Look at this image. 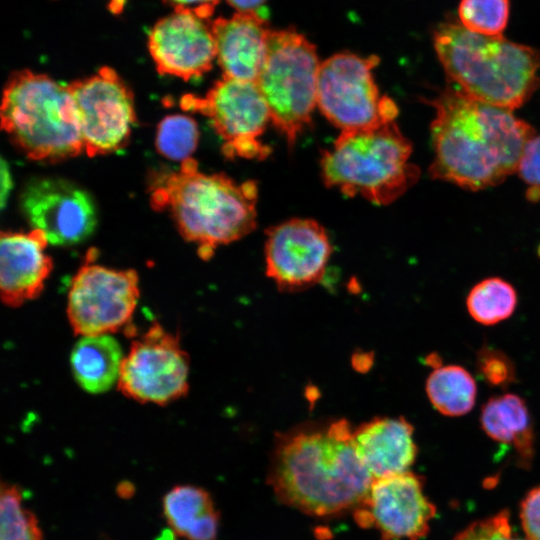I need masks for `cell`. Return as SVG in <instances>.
Here are the masks:
<instances>
[{
  "label": "cell",
  "mask_w": 540,
  "mask_h": 540,
  "mask_svg": "<svg viewBox=\"0 0 540 540\" xmlns=\"http://www.w3.org/2000/svg\"><path fill=\"white\" fill-rule=\"evenodd\" d=\"M352 434L346 419L280 432L267 474L276 498L311 517L352 513L373 480L356 453Z\"/></svg>",
  "instance_id": "obj_1"
},
{
  "label": "cell",
  "mask_w": 540,
  "mask_h": 540,
  "mask_svg": "<svg viewBox=\"0 0 540 540\" xmlns=\"http://www.w3.org/2000/svg\"><path fill=\"white\" fill-rule=\"evenodd\" d=\"M430 103L436 111L429 168L433 179L480 190L517 172L535 131L512 110L479 101L457 87L447 88Z\"/></svg>",
  "instance_id": "obj_2"
},
{
  "label": "cell",
  "mask_w": 540,
  "mask_h": 540,
  "mask_svg": "<svg viewBox=\"0 0 540 540\" xmlns=\"http://www.w3.org/2000/svg\"><path fill=\"white\" fill-rule=\"evenodd\" d=\"M197 166L190 157L179 170L160 173L150 195L153 208L168 210L183 238L207 260L218 246L255 229L258 189L255 181L237 183L223 173L199 172Z\"/></svg>",
  "instance_id": "obj_3"
},
{
  "label": "cell",
  "mask_w": 540,
  "mask_h": 540,
  "mask_svg": "<svg viewBox=\"0 0 540 540\" xmlns=\"http://www.w3.org/2000/svg\"><path fill=\"white\" fill-rule=\"evenodd\" d=\"M433 43L449 79L479 101L513 111L539 86L540 53L530 46L454 22L440 24Z\"/></svg>",
  "instance_id": "obj_4"
},
{
  "label": "cell",
  "mask_w": 540,
  "mask_h": 540,
  "mask_svg": "<svg viewBox=\"0 0 540 540\" xmlns=\"http://www.w3.org/2000/svg\"><path fill=\"white\" fill-rule=\"evenodd\" d=\"M1 127L29 159L57 162L84 151L68 85L28 69L14 72L3 90Z\"/></svg>",
  "instance_id": "obj_5"
},
{
  "label": "cell",
  "mask_w": 540,
  "mask_h": 540,
  "mask_svg": "<svg viewBox=\"0 0 540 540\" xmlns=\"http://www.w3.org/2000/svg\"><path fill=\"white\" fill-rule=\"evenodd\" d=\"M410 141L394 121L376 127L342 131L331 149L323 150L321 176L329 188L387 205L403 195L420 171L409 162Z\"/></svg>",
  "instance_id": "obj_6"
},
{
  "label": "cell",
  "mask_w": 540,
  "mask_h": 540,
  "mask_svg": "<svg viewBox=\"0 0 540 540\" xmlns=\"http://www.w3.org/2000/svg\"><path fill=\"white\" fill-rule=\"evenodd\" d=\"M320 65L316 47L304 35L293 29L270 31L256 83L268 106L270 120L290 149L311 123L317 105Z\"/></svg>",
  "instance_id": "obj_7"
},
{
  "label": "cell",
  "mask_w": 540,
  "mask_h": 540,
  "mask_svg": "<svg viewBox=\"0 0 540 540\" xmlns=\"http://www.w3.org/2000/svg\"><path fill=\"white\" fill-rule=\"evenodd\" d=\"M376 56L361 57L341 52L321 63L317 82V106L342 131L376 127L395 120L398 108L380 95L372 70Z\"/></svg>",
  "instance_id": "obj_8"
},
{
  "label": "cell",
  "mask_w": 540,
  "mask_h": 540,
  "mask_svg": "<svg viewBox=\"0 0 540 540\" xmlns=\"http://www.w3.org/2000/svg\"><path fill=\"white\" fill-rule=\"evenodd\" d=\"M139 297L135 270L109 268L94 263L88 255L71 280L67 317L79 336L111 334L121 329L132 335Z\"/></svg>",
  "instance_id": "obj_9"
},
{
  "label": "cell",
  "mask_w": 540,
  "mask_h": 540,
  "mask_svg": "<svg viewBox=\"0 0 540 540\" xmlns=\"http://www.w3.org/2000/svg\"><path fill=\"white\" fill-rule=\"evenodd\" d=\"M183 110L208 117L216 133L224 140L226 157L265 159L271 152L260 142L270 113L256 82L223 76L205 96L185 94Z\"/></svg>",
  "instance_id": "obj_10"
},
{
  "label": "cell",
  "mask_w": 540,
  "mask_h": 540,
  "mask_svg": "<svg viewBox=\"0 0 540 540\" xmlns=\"http://www.w3.org/2000/svg\"><path fill=\"white\" fill-rule=\"evenodd\" d=\"M188 379L189 357L179 337L154 323L132 342L117 386L137 402L166 405L187 394Z\"/></svg>",
  "instance_id": "obj_11"
},
{
  "label": "cell",
  "mask_w": 540,
  "mask_h": 540,
  "mask_svg": "<svg viewBox=\"0 0 540 540\" xmlns=\"http://www.w3.org/2000/svg\"><path fill=\"white\" fill-rule=\"evenodd\" d=\"M84 152L106 155L122 149L128 142L136 120L132 91L110 67L69 84Z\"/></svg>",
  "instance_id": "obj_12"
},
{
  "label": "cell",
  "mask_w": 540,
  "mask_h": 540,
  "mask_svg": "<svg viewBox=\"0 0 540 540\" xmlns=\"http://www.w3.org/2000/svg\"><path fill=\"white\" fill-rule=\"evenodd\" d=\"M352 514L359 527L376 530L381 540H419L428 534L436 507L424 492L423 477L407 471L373 479Z\"/></svg>",
  "instance_id": "obj_13"
},
{
  "label": "cell",
  "mask_w": 540,
  "mask_h": 540,
  "mask_svg": "<svg viewBox=\"0 0 540 540\" xmlns=\"http://www.w3.org/2000/svg\"><path fill=\"white\" fill-rule=\"evenodd\" d=\"M266 235V275L279 290L301 291L323 279L332 245L318 222L294 218L269 227Z\"/></svg>",
  "instance_id": "obj_14"
},
{
  "label": "cell",
  "mask_w": 540,
  "mask_h": 540,
  "mask_svg": "<svg viewBox=\"0 0 540 540\" xmlns=\"http://www.w3.org/2000/svg\"><path fill=\"white\" fill-rule=\"evenodd\" d=\"M22 212L53 245H74L92 234L97 211L90 194L75 183L53 177L32 179L23 189Z\"/></svg>",
  "instance_id": "obj_15"
},
{
  "label": "cell",
  "mask_w": 540,
  "mask_h": 540,
  "mask_svg": "<svg viewBox=\"0 0 540 540\" xmlns=\"http://www.w3.org/2000/svg\"><path fill=\"white\" fill-rule=\"evenodd\" d=\"M148 51L159 74L188 81L209 71L217 48L212 20L188 10H173L151 28Z\"/></svg>",
  "instance_id": "obj_16"
},
{
  "label": "cell",
  "mask_w": 540,
  "mask_h": 540,
  "mask_svg": "<svg viewBox=\"0 0 540 540\" xmlns=\"http://www.w3.org/2000/svg\"><path fill=\"white\" fill-rule=\"evenodd\" d=\"M48 239L38 229L0 235V291L2 302L19 307L37 298L53 269L45 252Z\"/></svg>",
  "instance_id": "obj_17"
},
{
  "label": "cell",
  "mask_w": 540,
  "mask_h": 540,
  "mask_svg": "<svg viewBox=\"0 0 540 540\" xmlns=\"http://www.w3.org/2000/svg\"><path fill=\"white\" fill-rule=\"evenodd\" d=\"M217 61L223 76L256 82L263 67L271 29L256 11L212 20Z\"/></svg>",
  "instance_id": "obj_18"
},
{
  "label": "cell",
  "mask_w": 540,
  "mask_h": 540,
  "mask_svg": "<svg viewBox=\"0 0 540 540\" xmlns=\"http://www.w3.org/2000/svg\"><path fill=\"white\" fill-rule=\"evenodd\" d=\"M404 417H376L353 429L356 453L373 479L410 471L418 449Z\"/></svg>",
  "instance_id": "obj_19"
},
{
  "label": "cell",
  "mask_w": 540,
  "mask_h": 540,
  "mask_svg": "<svg viewBox=\"0 0 540 540\" xmlns=\"http://www.w3.org/2000/svg\"><path fill=\"white\" fill-rule=\"evenodd\" d=\"M162 514L170 532L185 540H216L220 513L211 494L194 484H177L162 498Z\"/></svg>",
  "instance_id": "obj_20"
},
{
  "label": "cell",
  "mask_w": 540,
  "mask_h": 540,
  "mask_svg": "<svg viewBox=\"0 0 540 540\" xmlns=\"http://www.w3.org/2000/svg\"><path fill=\"white\" fill-rule=\"evenodd\" d=\"M480 423L493 440L511 445L520 463L528 466L534 455V433L526 402L513 393L490 398L482 407Z\"/></svg>",
  "instance_id": "obj_21"
},
{
  "label": "cell",
  "mask_w": 540,
  "mask_h": 540,
  "mask_svg": "<svg viewBox=\"0 0 540 540\" xmlns=\"http://www.w3.org/2000/svg\"><path fill=\"white\" fill-rule=\"evenodd\" d=\"M124 357L110 334L81 336L70 356L73 376L89 393L106 392L118 383Z\"/></svg>",
  "instance_id": "obj_22"
},
{
  "label": "cell",
  "mask_w": 540,
  "mask_h": 540,
  "mask_svg": "<svg viewBox=\"0 0 540 540\" xmlns=\"http://www.w3.org/2000/svg\"><path fill=\"white\" fill-rule=\"evenodd\" d=\"M425 390L432 406L450 417L470 412L477 394L474 378L459 365L434 367L426 380Z\"/></svg>",
  "instance_id": "obj_23"
},
{
  "label": "cell",
  "mask_w": 540,
  "mask_h": 540,
  "mask_svg": "<svg viewBox=\"0 0 540 540\" xmlns=\"http://www.w3.org/2000/svg\"><path fill=\"white\" fill-rule=\"evenodd\" d=\"M517 306L514 287L499 277L477 283L466 298L470 316L483 325H494L508 319Z\"/></svg>",
  "instance_id": "obj_24"
},
{
  "label": "cell",
  "mask_w": 540,
  "mask_h": 540,
  "mask_svg": "<svg viewBox=\"0 0 540 540\" xmlns=\"http://www.w3.org/2000/svg\"><path fill=\"white\" fill-rule=\"evenodd\" d=\"M0 540H43L39 521L24 506L22 490L16 484H1Z\"/></svg>",
  "instance_id": "obj_25"
},
{
  "label": "cell",
  "mask_w": 540,
  "mask_h": 540,
  "mask_svg": "<svg viewBox=\"0 0 540 540\" xmlns=\"http://www.w3.org/2000/svg\"><path fill=\"white\" fill-rule=\"evenodd\" d=\"M199 140L197 123L186 115H169L157 128L156 148L171 160H186L195 151Z\"/></svg>",
  "instance_id": "obj_26"
},
{
  "label": "cell",
  "mask_w": 540,
  "mask_h": 540,
  "mask_svg": "<svg viewBox=\"0 0 540 540\" xmlns=\"http://www.w3.org/2000/svg\"><path fill=\"white\" fill-rule=\"evenodd\" d=\"M509 11V0H461L458 16L460 24L473 33L502 36Z\"/></svg>",
  "instance_id": "obj_27"
},
{
  "label": "cell",
  "mask_w": 540,
  "mask_h": 540,
  "mask_svg": "<svg viewBox=\"0 0 540 540\" xmlns=\"http://www.w3.org/2000/svg\"><path fill=\"white\" fill-rule=\"evenodd\" d=\"M454 540H530L513 532L507 510L478 520L456 535Z\"/></svg>",
  "instance_id": "obj_28"
},
{
  "label": "cell",
  "mask_w": 540,
  "mask_h": 540,
  "mask_svg": "<svg viewBox=\"0 0 540 540\" xmlns=\"http://www.w3.org/2000/svg\"><path fill=\"white\" fill-rule=\"evenodd\" d=\"M477 370L490 385L507 387L515 379V368L511 359L502 351L483 348L477 356Z\"/></svg>",
  "instance_id": "obj_29"
},
{
  "label": "cell",
  "mask_w": 540,
  "mask_h": 540,
  "mask_svg": "<svg viewBox=\"0 0 540 540\" xmlns=\"http://www.w3.org/2000/svg\"><path fill=\"white\" fill-rule=\"evenodd\" d=\"M517 172L531 188L540 189V135L532 137L525 145Z\"/></svg>",
  "instance_id": "obj_30"
},
{
  "label": "cell",
  "mask_w": 540,
  "mask_h": 540,
  "mask_svg": "<svg viewBox=\"0 0 540 540\" xmlns=\"http://www.w3.org/2000/svg\"><path fill=\"white\" fill-rule=\"evenodd\" d=\"M520 519L526 537L540 540V486L530 490L522 500Z\"/></svg>",
  "instance_id": "obj_31"
},
{
  "label": "cell",
  "mask_w": 540,
  "mask_h": 540,
  "mask_svg": "<svg viewBox=\"0 0 540 540\" xmlns=\"http://www.w3.org/2000/svg\"><path fill=\"white\" fill-rule=\"evenodd\" d=\"M173 10H188L205 19H211L220 0H165Z\"/></svg>",
  "instance_id": "obj_32"
},
{
  "label": "cell",
  "mask_w": 540,
  "mask_h": 540,
  "mask_svg": "<svg viewBox=\"0 0 540 540\" xmlns=\"http://www.w3.org/2000/svg\"><path fill=\"white\" fill-rule=\"evenodd\" d=\"M237 12L256 11L266 0H226Z\"/></svg>",
  "instance_id": "obj_33"
},
{
  "label": "cell",
  "mask_w": 540,
  "mask_h": 540,
  "mask_svg": "<svg viewBox=\"0 0 540 540\" xmlns=\"http://www.w3.org/2000/svg\"><path fill=\"white\" fill-rule=\"evenodd\" d=\"M11 189V178L7 164L2 161L1 164V205H5V200Z\"/></svg>",
  "instance_id": "obj_34"
},
{
  "label": "cell",
  "mask_w": 540,
  "mask_h": 540,
  "mask_svg": "<svg viewBox=\"0 0 540 540\" xmlns=\"http://www.w3.org/2000/svg\"><path fill=\"white\" fill-rule=\"evenodd\" d=\"M136 488L133 483L129 481H121L116 486V494L121 499H130L135 494Z\"/></svg>",
  "instance_id": "obj_35"
}]
</instances>
